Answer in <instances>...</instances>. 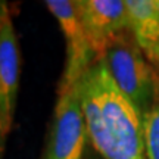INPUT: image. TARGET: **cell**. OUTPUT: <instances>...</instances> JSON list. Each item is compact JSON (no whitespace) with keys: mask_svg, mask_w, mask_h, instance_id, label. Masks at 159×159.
Masks as SVG:
<instances>
[{"mask_svg":"<svg viewBox=\"0 0 159 159\" xmlns=\"http://www.w3.org/2000/svg\"><path fill=\"white\" fill-rule=\"evenodd\" d=\"M87 137L102 159H148L143 118L97 59L77 83Z\"/></svg>","mask_w":159,"mask_h":159,"instance_id":"cell-1","label":"cell"},{"mask_svg":"<svg viewBox=\"0 0 159 159\" xmlns=\"http://www.w3.org/2000/svg\"><path fill=\"white\" fill-rule=\"evenodd\" d=\"M102 59L118 90L143 118L159 100V77L130 31L116 37Z\"/></svg>","mask_w":159,"mask_h":159,"instance_id":"cell-2","label":"cell"},{"mask_svg":"<svg viewBox=\"0 0 159 159\" xmlns=\"http://www.w3.org/2000/svg\"><path fill=\"white\" fill-rule=\"evenodd\" d=\"M46 7L57 21L65 39V68L59 83L57 93L77 85L81 77L100 57L93 49L90 40L81 25L75 2L71 0H47Z\"/></svg>","mask_w":159,"mask_h":159,"instance_id":"cell-3","label":"cell"},{"mask_svg":"<svg viewBox=\"0 0 159 159\" xmlns=\"http://www.w3.org/2000/svg\"><path fill=\"white\" fill-rule=\"evenodd\" d=\"M87 142L85 119L77 87L57 93L43 159H83Z\"/></svg>","mask_w":159,"mask_h":159,"instance_id":"cell-4","label":"cell"},{"mask_svg":"<svg viewBox=\"0 0 159 159\" xmlns=\"http://www.w3.org/2000/svg\"><path fill=\"white\" fill-rule=\"evenodd\" d=\"M21 75L16 30L6 2H0V131L9 136L15 119Z\"/></svg>","mask_w":159,"mask_h":159,"instance_id":"cell-5","label":"cell"},{"mask_svg":"<svg viewBox=\"0 0 159 159\" xmlns=\"http://www.w3.org/2000/svg\"><path fill=\"white\" fill-rule=\"evenodd\" d=\"M75 6L81 25L99 57L116 37L128 31L127 6L122 0H78Z\"/></svg>","mask_w":159,"mask_h":159,"instance_id":"cell-6","label":"cell"},{"mask_svg":"<svg viewBox=\"0 0 159 159\" xmlns=\"http://www.w3.org/2000/svg\"><path fill=\"white\" fill-rule=\"evenodd\" d=\"M128 31L144 53L159 43V11L155 0H127Z\"/></svg>","mask_w":159,"mask_h":159,"instance_id":"cell-7","label":"cell"},{"mask_svg":"<svg viewBox=\"0 0 159 159\" xmlns=\"http://www.w3.org/2000/svg\"><path fill=\"white\" fill-rule=\"evenodd\" d=\"M143 133L146 144V158L159 159V100L143 116Z\"/></svg>","mask_w":159,"mask_h":159,"instance_id":"cell-8","label":"cell"},{"mask_svg":"<svg viewBox=\"0 0 159 159\" xmlns=\"http://www.w3.org/2000/svg\"><path fill=\"white\" fill-rule=\"evenodd\" d=\"M144 55L148 56V59L150 61V62L155 63V65L159 68V43L155 46L153 49H150L148 53H144Z\"/></svg>","mask_w":159,"mask_h":159,"instance_id":"cell-9","label":"cell"},{"mask_svg":"<svg viewBox=\"0 0 159 159\" xmlns=\"http://www.w3.org/2000/svg\"><path fill=\"white\" fill-rule=\"evenodd\" d=\"M6 139L3 134H2V131H0V159H3L5 156V146H6Z\"/></svg>","mask_w":159,"mask_h":159,"instance_id":"cell-10","label":"cell"},{"mask_svg":"<svg viewBox=\"0 0 159 159\" xmlns=\"http://www.w3.org/2000/svg\"><path fill=\"white\" fill-rule=\"evenodd\" d=\"M155 3H156V7H158V11H159V0H155Z\"/></svg>","mask_w":159,"mask_h":159,"instance_id":"cell-11","label":"cell"}]
</instances>
